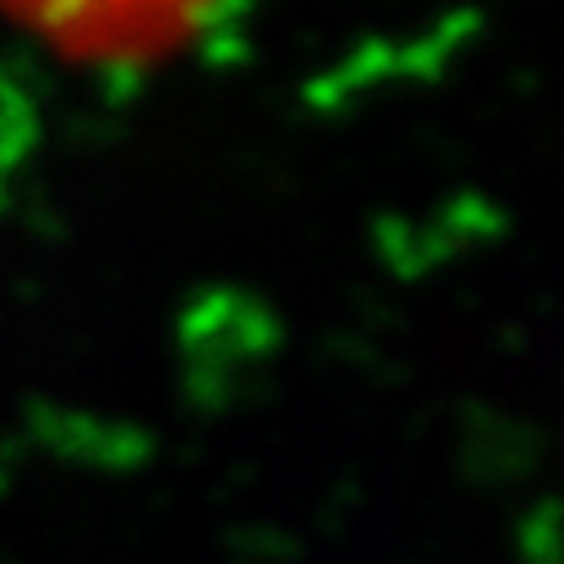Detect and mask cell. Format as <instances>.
<instances>
[{
    "instance_id": "1",
    "label": "cell",
    "mask_w": 564,
    "mask_h": 564,
    "mask_svg": "<svg viewBox=\"0 0 564 564\" xmlns=\"http://www.w3.org/2000/svg\"><path fill=\"white\" fill-rule=\"evenodd\" d=\"M32 50L98 89H138L231 41L236 10L205 6H23L6 14Z\"/></svg>"
}]
</instances>
